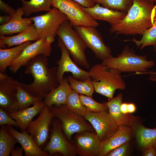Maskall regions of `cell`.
Here are the masks:
<instances>
[{"instance_id":"6da1fadb","label":"cell","mask_w":156,"mask_h":156,"mask_svg":"<svg viewBox=\"0 0 156 156\" xmlns=\"http://www.w3.org/2000/svg\"><path fill=\"white\" fill-rule=\"evenodd\" d=\"M133 3L125 18L111 26V33L142 35L156 21V5L147 0H133Z\"/></svg>"},{"instance_id":"7a4b0ae2","label":"cell","mask_w":156,"mask_h":156,"mask_svg":"<svg viewBox=\"0 0 156 156\" xmlns=\"http://www.w3.org/2000/svg\"><path fill=\"white\" fill-rule=\"evenodd\" d=\"M48 64L47 57L40 54L31 59L25 66V73L31 75L34 81L29 84H23L24 88L32 95L43 99L60 82L57 67L49 68Z\"/></svg>"},{"instance_id":"3957f363","label":"cell","mask_w":156,"mask_h":156,"mask_svg":"<svg viewBox=\"0 0 156 156\" xmlns=\"http://www.w3.org/2000/svg\"><path fill=\"white\" fill-rule=\"evenodd\" d=\"M96 92L110 99L113 98L117 89L124 90L125 82L121 72L108 68L101 63L93 65L89 71Z\"/></svg>"},{"instance_id":"277c9868","label":"cell","mask_w":156,"mask_h":156,"mask_svg":"<svg viewBox=\"0 0 156 156\" xmlns=\"http://www.w3.org/2000/svg\"><path fill=\"white\" fill-rule=\"evenodd\" d=\"M155 63L153 61L148 60L145 55L136 54L127 46L117 57L111 55L101 63L108 68L116 69L121 73H135L147 72Z\"/></svg>"},{"instance_id":"5b68a950","label":"cell","mask_w":156,"mask_h":156,"mask_svg":"<svg viewBox=\"0 0 156 156\" xmlns=\"http://www.w3.org/2000/svg\"><path fill=\"white\" fill-rule=\"evenodd\" d=\"M73 27L68 20H66L59 27L56 35L63 41L74 61L79 66L89 68L90 65L85 53L87 47Z\"/></svg>"},{"instance_id":"8992f818","label":"cell","mask_w":156,"mask_h":156,"mask_svg":"<svg viewBox=\"0 0 156 156\" xmlns=\"http://www.w3.org/2000/svg\"><path fill=\"white\" fill-rule=\"evenodd\" d=\"M48 107L54 117L61 123L63 132L70 141L75 133L85 131L95 132L91 125L83 117L71 111L66 104L53 105Z\"/></svg>"},{"instance_id":"52a82bcc","label":"cell","mask_w":156,"mask_h":156,"mask_svg":"<svg viewBox=\"0 0 156 156\" xmlns=\"http://www.w3.org/2000/svg\"><path fill=\"white\" fill-rule=\"evenodd\" d=\"M52 129L50 140L42 150L49 156L59 153L64 156H75L78 155L73 144L66 138L61 123L54 117L51 122Z\"/></svg>"},{"instance_id":"ba28073f","label":"cell","mask_w":156,"mask_h":156,"mask_svg":"<svg viewBox=\"0 0 156 156\" xmlns=\"http://www.w3.org/2000/svg\"><path fill=\"white\" fill-rule=\"evenodd\" d=\"M31 18L40 38L55 39L57 31L60 25L64 21L68 20L64 13L55 7L44 14Z\"/></svg>"},{"instance_id":"9c48e42d","label":"cell","mask_w":156,"mask_h":156,"mask_svg":"<svg viewBox=\"0 0 156 156\" xmlns=\"http://www.w3.org/2000/svg\"><path fill=\"white\" fill-rule=\"evenodd\" d=\"M51 0L52 6L64 13L73 27L98 26L99 23L96 21L83 10L81 5L77 2L72 0Z\"/></svg>"},{"instance_id":"30bf717a","label":"cell","mask_w":156,"mask_h":156,"mask_svg":"<svg viewBox=\"0 0 156 156\" xmlns=\"http://www.w3.org/2000/svg\"><path fill=\"white\" fill-rule=\"evenodd\" d=\"M96 27L89 26L74 27L87 47L93 52L96 58L102 61L111 56L112 52L110 48L104 42Z\"/></svg>"},{"instance_id":"8fae6325","label":"cell","mask_w":156,"mask_h":156,"mask_svg":"<svg viewBox=\"0 0 156 156\" xmlns=\"http://www.w3.org/2000/svg\"><path fill=\"white\" fill-rule=\"evenodd\" d=\"M83 117L91 125L101 141L113 135L119 127L108 112L87 110Z\"/></svg>"},{"instance_id":"7c38bea8","label":"cell","mask_w":156,"mask_h":156,"mask_svg":"<svg viewBox=\"0 0 156 156\" xmlns=\"http://www.w3.org/2000/svg\"><path fill=\"white\" fill-rule=\"evenodd\" d=\"M19 82L0 72V107L8 114L19 110L17 98Z\"/></svg>"},{"instance_id":"4fadbf2b","label":"cell","mask_w":156,"mask_h":156,"mask_svg":"<svg viewBox=\"0 0 156 156\" xmlns=\"http://www.w3.org/2000/svg\"><path fill=\"white\" fill-rule=\"evenodd\" d=\"M55 40L41 38L28 45L21 55L9 66L10 70L13 73H16L21 66H25L30 60L39 55L49 56L52 50L51 44Z\"/></svg>"},{"instance_id":"5bb4252c","label":"cell","mask_w":156,"mask_h":156,"mask_svg":"<svg viewBox=\"0 0 156 156\" xmlns=\"http://www.w3.org/2000/svg\"><path fill=\"white\" fill-rule=\"evenodd\" d=\"M54 117L48 107L46 105L41 110L38 117L30 122L26 131L42 149L47 141L50 126Z\"/></svg>"},{"instance_id":"9a60e30c","label":"cell","mask_w":156,"mask_h":156,"mask_svg":"<svg viewBox=\"0 0 156 156\" xmlns=\"http://www.w3.org/2000/svg\"><path fill=\"white\" fill-rule=\"evenodd\" d=\"M57 47L61 51L60 58L56 62L58 65L57 75L60 81L64 77V73L67 72L71 73L73 77L80 81H85L90 77L89 71L80 68L72 59L65 46L59 38Z\"/></svg>"},{"instance_id":"2e32d148","label":"cell","mask_w":156,"mask_h":156,"mask_svg":"<svg viewBox=\"0 0 156 156\" xmlns=\"http://www.w3.org/2000/svg\"><path fill=\"white\" fill-rule=\"evenodd\" d=\"M101 142L96 132L89 131L76 133L72 141L81 156H98Z\"/></svg>"},{"instance_id":"e0dca14e","label":"cell","mask_w":156,"mask_h":156,"mask_svg":"<svg viewBox=\"0 0 156 156\" xmlns=\"http://www.w3.org/2000/svg\"><path fill=\"white\" fill-rule=\"evenodd\" d=\"M81 9L94 20H102L109 23L111 26L120 22L126 16V12L115 10L101 6L99 3L90 8L81 6Z\"/></svg>"},{"instance_id":"ac0fdd59","label":"cell","mask_w":156,"mask_h":156,"mask_svg":"<svg viewBox=\"0 0 156 156\" xmlns=\"http://www.w3.org/2000/svg\"><path fill=\"white\" fill-rule=\"evenodd\" d=\"M8 132L17 140L23 148L25 156H48L49 153L40 148L26 131L19 132L11 125H7Z\"/></svg>"},{"instance_id":"d6986e66","label":"cell","mask_w":156,"mask_h":156,"mask_svg":"<svg viewBox=\"0 0 156 156\" xmlns=\"http://www.w3.org/2000/svg\"><path fill=\"white\" fill-rule=\"evenodd\" d=\"M130 127L119 126L116 132L100 144L98 156H105L109 152L121 145L128 142L131 136Z\"/></svg>"},{"instance_id":"ffe728a7","label":"cell","mask_w":156,"mask_h":156,"mask_svg":"<svg viewBox=\"0 0 156 156\" xmlns=\"http://www.w3.org/2000/svg\"><path fill=\"white\" fill-rule=\"evenodd\" d=\"M122 94H119L105 103L108 108L109 114L118 126L133 127L136 124L137 118L130 114H125L121 112Z\"/></svg>"},{"instance_id":"44dd1931","label":"cell","mask_w":156,"mask_h":156,"mask_svg":"<svg viewBox=\"0 0 156 156\" xmlns=\"http://www.w3.org/2000/svg\"><path fill=\"white\" fill-rule=\"evenodd\" d=\"M23 15L24 12L22 7L18 8L9 22L0 25V35L20 33L32 24L33 21L31 17L23 18Z\"/></svg>"},{"instance_id":"7402d4cb","label":"cell","mask_w":156,"mask_h":156,"mask_svg":"<svg viewBox=\"0 0 156 156\" xmlns=\"http://www.w3.org/2000/svg\"><path fill=\"white\" fill-rule=\"evenodd\" d=\"M40 39L36 27L32 24L26 29L12 36H0V47L4 49L18 45L27 41H36Z\"/></svg>"},{"instance_id":"603a6c76","label":"cell","mask_w":156,"mask_h":156,"mask_svg":"<svg viewBox=\"0 0 156 156\" xmlns=\"http://www.w3.org/2000/svg\"><path fill=\"white\" fill-rule=\"evenodd\" d=\"M46 106L43 100L38 101L31 107L8 114L17 122L21 131H26L34 117Z\"/></svg>"},{"instance_id":"cb8c5ba5","label":"cell","mask_w":156,"mask_h":156,"mask_svg":"<svg viewBox=\"0 0 156 156\" xmlns=\"http://www.w3.org/2000/svg\"><path fill=\"white\" fill-rule=\"evenodd\" d=\"M71 90L66 78L63 77L60 85L50 91L44 98L43 101L48 107L53 105L66 104Z\"/></svg>"},{"instance_id":"d4e9b609","label":"cell","mask_w":156,"mask_h":156,"mask_svg":"<svg viewBox=\"0 0 156 156\" xmlns=\"http://www.w3.org/2000/svg\"><path fill=\"white\" fill-rule=\"evenodd\" d=\"M27 41L8 49H0V72L5 73L7 68L22 54L25 49L31 44Z\"/></svg>"},{"instance_id":"484cf974","label":"cell","mask_w":156,"mask_h":156,"mask_svg":"<svg viewBox=\"0 0 156 156\" xmlns=\"http://www.w3.org/2000/svg\"><path fill=\"white\" fill-rule=\"evenodd\" d=\"M133 127L137 142L140 147L146 149L152 146L156 149V128L149 129L136 124Z\"/></svg>"},{"instance_id":"4316f807","label":"cell","mask_w":156,"mask_h":156,"mask_svg":"<svg viewBox=\"0 0 156 156\" xmlns=\"http://www.w3.org/2000/svg\"><path fill=\"white\" fill-rule=\"evenodd\" d=\"M22 4L24 15L26 16L42 11H48L52 6L51 0H20Z\"/></svg>"},{"instance_id":"83f0119b","label":"cell","mask_w":156,"mask_h":156,"mask_svg":"<svg viewBox=\"0 0 156 156\" xmlns=\"http://www.w3.org/2000/svg\"><path fill=\"white\" fill-rule=\"evenodd\" d=\"M18 142L8 132L6 126H1L0 129V156H9L14 146Z\"/></svg>"},{"instance_id":"f1b7e54d","label":"cell","mask_w":156,"mask_h":156,"mask_svg":"<svg viewBox=\"0 0 156 156\" xmlns=\"http://www.w3.org/2000/svg\"><path fill=\"white\" fill-rule=\"evenodd\" d=\"M66 79L72 90L80 94L92 96L94 89L90 77L83 81L77 80L70 76Z\"/></svg>"},{"instance_id":"f546056e","label":"cell","mask_w":156,"mask_h":156,"mask_svg":"<svg viewBox=\"0 0 156 156\" xmlns=\"http://www.w3.org/2000/svg\"><path fill=\"white\" fill-rule=\"evenodd\" d=\"M23 83H19L17 87L16 96L19 110L26 109L32 105L43 99L32 95L24 88Z\"/></svg>"},{"instance_id":"4dcf8cb0","label":"cell","mask_w":156,"mask_h":156,"mask_svg":"<svg viewBox=\"0 0 156 156\" xmlns=\"http://www.w3.org/2000/svg\"><path fill=\"white\" fill-rule=\"evenodd\" d=\"M142 35V37L140 40L134 38L124 41L133 42L140 49L146 46H153L154 50L156 51V21L151 27L145 31Z\"/></svg>"},{"instance_id":"1f68e13d","label":"cell","mask_w":156,"mask_h":156,"mask_svg":"<svg viewBox=\"0 0 156 156\" xmlns=\"http://www.w3.org/2000/svg\"><path fill=\"white\" fill-rule=\"evenodd\" d=\"M66 105L71 111L83 117L87 111L81 100L79 94L72 89L69 94Z\"/></svg>"},{"instance_id":"d6a6232c","label":"cell","mask_w":156,"mask_h":156,"mask_svg":"<svg viewBox=\"0 0 156 156\" xmlns=\"http://www.w3.org/2000/svg\"><path fill=\"white\" fill-rule=\"evenodd\" d=\"M96 3L113 10L127 12L133 3V0H92Z\"/></svg>"},{"instance_id":"836d02e7","label":"cell","mask_w":156,"mask_h":156,"mask_svg":"<svg viewBox=\"0 0 156 156\" xmlns=\"http://www.w3.org/2000/svg\"><path fill=\"white\" fill-rule=\"evenodd\" d=\"M81 100L87 110L92 112H108V108L106 104L98 103L94 100L92 96L80 95Z\"/></svg>"},{"instance_id":"e575fe53","label":"cell","mask_w":156,"mask_h":156,"mask_svg":"<svg viewBox=\"0 0 156 156\" xmlns=\"http://www.w3.org/2000/svg\"><path fill=\"white\" fill-rule=\"evenodd\" d=\"M6 125L19 128L16 121L13 119L5 111L0 108V125Z\"/></svg>"},{"instance_id":"d590c367","label":"cell","mask_w":156,"mask_h":156,"mask_svg":"<svg viewBox=\"0 0 156 156\" xmlns=\"http://www.w3.org/2000/svg\"><path fill=\"white\" fill-rule=\"evenodd\" d=\"M128 146V142H127L111 151L107 153L105 156H125Z\"/></svg>"},{"instance_id":"8d00e7d4","label":"cell","mask_w":156,"mask_h":156,"mask_svg":"<svg viewBox=\"0 0 156 156\" xmlns=\"http://www.w3.org/2000/svg\"><path fill=\"white\" fill-rule=\"evenodd\" d=\"M0 9L12 16L16 11V10H15L9 5L3 1L2 0H0Z\"/></svg>"},{"instance_id":"74e56055","label":"cell","mask_w":156,"mask_h":156,"mask_svg":"<svg viewBox=\"0 0 156 156\" xmlns=\"http://www.w3.org/2000/svg\"><path fill=\"white\" fill-rule=\"evenodd\" d=\"M79 3L81 6L86 7L90 8L95 5V3L92 0H72Z\"/></svg>"},{"instance_id":"f35d334b","label":"cell","mask_w":156,"mask_h":156,"mask_svg":"<svg viewBox=\"0 0 156 156\" xmlns=\"http://www.w3.org/2000/svg\"><path fill=\"white\" fill-rule=\"evenodd\" d=\"M144 156H156V149L152 146H150L145 149L143 152Z\"/></svg>"},{"instance_id":"ab89813d","label":"cell","mask_w":156,"mask_h":156,"mask_svg":"<svg viewBox=\"0 0 156 156\" xmlns=\"http://www.w3.org/2000/svg\"><path fill=\"white\" fill-rule=\"evenodd\" d=\"M23 151L22 147H16L12 151L10 155L12 156H23Z\"/></svg>"},{"instance_id":"60d3db41","label":"cell","mask_w":156,"mask_h":156,"mask_svg":"<svg viewBox=\"0 0 156 156\" xmlns=\"http://www.w3.org/2000/svg\"><path fill=\"white\" fill-rule=\"evenodd\" d=\"M150 74V79L154 81H156V72H138L135 73L136 74Z\"/></svg>"},{"instance_id":"b9f144b4","label":"cell","mask_w":156,"mask_h":156,"mask_svg":"<svg viewBox=\"0 0 156 156\" xmlns=\"http://www.w3.org/2000/svg\"><path fill=\"white\" fill-rule=\"evenodd\" d=\"M11 18L12 16L9 15L8 16H1L0 23L1 25L3 24V22H5V24L7 23L10 21Z\"/></svg>"},{"instance_id":"7bdbcfd3","label":"cell","mask_w":156,"mask_h":156,"mask_svg":"<svg viewBox=\"0 0 156 156\" xmlns=\"http://www.w3.org/2000/svg\"><path fill=\"white\" fill-rule=\"evenodd\" d=\"M128 111L129 114H131L135 112L136 110V107L133 103H128Z\"/></svg>"},{"instance_id":"ee69618b","label":"cell","mask_w":156,"mask_h":156,"mask_svg":"<svg viewBox=\"0 0 156 156\" xmlns=\"http://www.w3.org/2000/svg\"><path fill=\"white\" fill-rule=\"evenodd\" d=\"M128 103H122L120 106V109L123 114H129L127 108Z\"/></svg>"},{"instance_id":"f6af8a7d","label":"cell","mask_w":156,"mask_h":156,"mask_svg":"<svg viewBox=\"0 0 156 156\" xmlns=\"http://www.w3.org/2000/svg\"><path fill=\"white\" fill-rule=\"evenodd\" d=\"M147 0L150 1H152V2H154V1H156V0Z\"/></svg>"}]
</instances>
